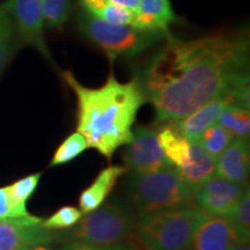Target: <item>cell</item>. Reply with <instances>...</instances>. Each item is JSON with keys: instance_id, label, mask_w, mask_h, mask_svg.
Listing matches in <instances>:
<instances>
[{"instance_id": "cell-8", "label": "cell", "mask_w": 250, "mask_h": 250, "mask_svg": "<svg viewBox=\"0 0 250 250\" xmlns=\"http://www.w3.org/2000/svg\"><path fill=\"white\" fill-rule=\"evenodd\" d=\"M1 7L13 20L21 40L54 64L43 35L44 18L41 0H7Z\"/></svg>"}, {"instance_id": "cell-27", "label": "cell", "mask_w": 250, "mask_h": 250, "mask_svg": "<svg viewBox=\"0 0 250 250\" xmlns=\"http://www.w3.org/2000/svg\"><path fill=\"white\" fill-rule=\"evenodd\" d=\"M127 243H120L116 246H110V247H99V246H93L88 245V243L83 242H78V241H67L64 246L57 250H125Z\"/></svg>"}, {"instance_id": "cell-13", "label": "cell", "mask_w": 250, "mask_h": 250, "mask_svg": "<svg viewBox=\"0 0 250 250\" xmlns=\"http://www.w3.org/2000/svg\"><path fill=\"white\" fill-rule=\"evenodd\" d=\"M229 104H233L232 100L227 94H224L197 108L182 120L175 122V124L188 139L198 140L208 127L217 123L221 111Z\"/></svg>"}, {"instance_id": "cell-5", "label": "cell", "mask_w": 250, "mask_h": 250, "mask_svg": "<svg viewBox=\"0 0 250 250\" xmlns=\"http://www.w3.org/2000/svg\"><path fill=\"white\" fill-rule=\"evenodd\" d=\"M134 211L122 203L102 204L86 213L73 227L61 230L59 240L78 241L99 247L123 243L132 235L137 226Z\"/></svg>"}, {"instance_id": "cell-14", "label": "cell", "mask_w": 250, "mask_h": 250, "mask_svg": "<svg viewBox=\"0 0 250 250\" xmlns=\"http://www.w3.org/2000/svg\"><path fill=\"white\" fill-rule=\"evenodd\" d=\"M134 28L147 31H161L170 35L171 23L179 21L170 0H140Z\"/></svg>"}, {"instance_id": "cell-31", "label": "cell", "mask_w": 250, "mask_h": 250, "mask_svg": "<svg viewBox=\"0 0 250 250\" xmlns=\"http://www.w3.org/2000/svg\"><path fill=\"white\" fill-rule=\"evenodd\" d=\"M20 250H48L45 248V246H39V247H31V248H23Z\"/></svg>"}, {"instance_id": "cell-9", "label": "cell", "mask_w": 250, "mask_h": 250, "mask_svg": "<svg viewBox=\"0 0 250 250\" xmlns=\"http://www.w3.org/2000/svg\"><path fill=\"white\" fill-rule=\"evenodd\" d=\"M42 218L33 214L0 220V250L48 246L59 240L57 230L46 229L42 226Z\"/></svg>"}, {"instance_id": "cell-24", "label": "cell", "mask_w": 250, "mask_h": 250, "mask_svg": "<svg viewBox=\"0 0 250 250\" xmlns=\"http://www.w3.org/2000/svg\"><path fill=\"white\" fill-rule=\"evenodd\" d=\"M44 18V27L48 29H61L71 14V0H41Z\"/></svg>"}, {"instance_id": "cell-17", "label": "cell", "mask_w": 250, "mask_h": 250, "mask_svg": "<svg viewBox=\"0 0 250 250\" xmlns=\"http://www.w3.org/2000/svg\"><path fill=\"white\" fill-rule=\"evenodd\" d=\"M158 125L159 129L156 131V134L162 151L171 166L176 169H180L189 159L191 140L183 136L175 122H166Z\"/></svg>"}, {"instance_id": "cell-1", "label": "cell", "mask_w": 250, "mask_h": 250, "mask_svg": "<svg viewBox=\"0 0 250 250\" xmlns=\"http://www.w3.org/2000/svg\"><path fill=\"white\" fill-rule=\"evenodd\" d=\"M156 124L177 122L240 83L249 81L245 33H218L193 40L167 37L138 76Z\"/></svg>"}, {"instance_id": "cell-32", "label": "cell", "mask_w": 250, "mask_h": 250, "mask_svg": "<svg viewBox=\"0 0 250 250\" xmlns=\"http://www.w3.org/2000/svg\"><path fill=\"white\" fill-rule=\"evenodd\" d=\"M129 250H142L139 248V247H137L136 245H132V243H130L129 246Z\"/></svg>"}, {"instance_id": "cell-7", "label": "cell", "mask_w": 250, "mask_h": 250, "mask_svg": "<svg viewBox=\"0 0 250 250\" xmlns=\"http://www.w3.org/2000/svg\"><path fill=\"white\" fill-rule=\"evenodd\" d=\"M132 133V139L126 145L124 153V166L127 170L134 174H142L171 167L153 127L137 124L133 126Z\"/></svg>"}, {"instance_id": "cell-23", "label": "cell", "mask_w": 250, "mask_h": 250, "mask_svg": "<svg viewBox=\"0 0 250 250\" xmlns=\"http://www.w3.org/2000/svg\"><path fill=\"white\" fill-rule=\"evenodd\" d=\"M87 147L88 145H87L85 137L76 131L74 133L70 134L66 139L62 140V143L58 146L52 155L50 166L57 167V166L68 164L77 159L81 153H83Z\"/></svg>"}, {"instance_id": "cell-2", "label": "cell", "mask_w": 250, "mask_h": 250, "mask_svg": "<svg viewBox=\"0 0 250 250\" xmlns=\"http://www.w3.org/2000/svg\"><path fill=\"white\" fill-rule=\"evenodd\" d=\"M61 76L76 95L77 131L88 147L110 161L118 148L131 142L137 114L146 103L138 79L122 83L111 72L102 86L89 88L72 71H62Z\"/></svg>"}, {"instance_id": "cell-10", "label": "cell", "mask_w": 250, "mask_h": 250, "mask_svg": "<svg viewBox=\"0 0 250 250\" xmlns=\"http://www.w3.org/2000/svg\"><path fill=\"white\" fill-rule=\"evenodd\" d=\"M248 184H239L215 174L195 191L196 206L208 214L228 217Z\"/></svg>"}, {"instance_id": "cell-4", "label": "cell", "mask_w": 250, "mask_h": 250, "mask_svg": "<svg viewBox=\"0 0 250 250\" xmlns=\"http://www.w3.org/2000/svg\"><path fill=\"white\" fill-rule=\"evenodd\" d=\"M206 217L198 208L139 213L134 232L147 250H190L197 228Z\"/></svg>"}, {"instance_id": "cell-25", "label": "cell", "mask_w": 250, "mask_h": 250, "mask_svg": "<svg viewBox=\"0 0 250 250\" xmlns=\"http://www.w3.org/2000/svg\"><path fill=\"white\" fill-rule=\"evenodd\" d=\"M83 217V212L76 206H62L50 217L43 219L42 226L50 230H66L73 227Z\"/></svg>"}, {"instance_id": "cell-3", "label": "cell", "mask_w": 250, "mask_h": 250, "mask_svg": "<svg viewBox=\"0 0 250 250\" xmlns=\"http://www.w3.org/2000/svg\"><path fill=\"white\" fill-rule=\"evenodd\" d=\"M126 192L139 213L196 208L195 191L173 166L153 173H132Z\"/></svg>"}, {"instance_id": "cell-15", "label": "cell", "mask_w": 250, "mask_h": 250, "mask_svg": "<svg viewBox=\"0 0 250 250\" xmlns=\"http://www.w3.org/2000/svg\"><path fill=\"white\" fill-rule=\"evenodd\" d=\"M126 171V167L121 165L108 166L100 171L94 182L80 193L79 206L83 214L88 213L101 206L105 198L110 195L118 179Z\"/></svg>"}, {"instance_id": "cell-20", "label": "cell", "mask_w": 250, "mask_h": 250, "mask_svg": "<svg viewBox=\"0 0 250 250\" xmlns=\"http://www.w3.org/2000/svg\"><path fill=\"white\" fill-rule=\"evenodd\" d=\"M87 13L93 17L111 24H122V26H134L137 13L129 8L103 2L92 7L85 8Z\"/></svg>"}, {"instance_id": "cell-18", "label": "cell", "mask_w": 250, "mask_h": 250, "mask_svg": "<svg viewBox=\"0 0 250 250\" xmlns=\"http://www.w3.org/2000/svg\"><path fill=\"white\" fill-rule=\"evenodd\" d=\"M41 177H42V173H34L15 181L9 186H6L9 202L17 218L30 215L27 210V202L39 187Z\"/></svg>"}, {"instance_id": "cell-21", "label": "cell", "mask_w": 250, "mask_h": 250, "mask_svg": "<svg viewBox=\"0 0 250 250\" xmlns=\"http://www.w3.org/2000/svg\"><path fill=\"white\" fill-rule=\"evenodd\" d=\"M17 28L4 8L0 7V73L4 71L17 48Z\"/></svg>"}, {"instance_id": "cell-29", "label": "cell", "mask_w": 250, "mask_h": 250, "mask_svg": "<svg viewBox=\"0 0 250 250\" xmlns=\"http://www.w3.org/2000/svg\"><path fill=\"white\" fill-rule=\"evenodd\" d=\"M9 218H17L12 208L11 202H9L7 191H6V187L0 188V220L2 219Z\"/></svg>"}, {"instance_id": "cell-16", "label": "cell", "mask_w": 250, "mask_h": 250, "mask_svg": "<svg viewBox=\"0 0 250 250\" xmlns=\"http://www.w3.org/2000/svg\"><path fill=\"white\" fill-rule=\"evenodd\" d=\"M177 171L188 186L191 188L193 191H196L203 183L217 174L215 173V159L202 147L198 140H191V151H190L189 159Z\"/></svg>"}, {"instance_id": "cell-33", "label": "cell", "mask_w": 250, "mask_h": 250, "mask_svg": "<svg viewBox=\"0 0 250 250\" xmlns=\"http://www.w3.org/2000/svg\"><path fill=\"white\" fill-rule=\"evenodd\" d=\"M129 246H130V243H127V245H126V248H125V250H129Z\"/></svg>"}, {"instance_id": "cell-28", "label": "cell", "mask_w": 250, "mask_h": 250, "mask_svg": "<svg viewBox=\"0 0 250 250\" xmlns=\"http://www.w3.org/2000/svg\"><path fill=\"white\" fill-rule=\"evenodd\" d=\"M83 7H92V6L103 4V2H108V4H114L121 7L129 8L131 11L137 12L138 11L140 0H81Z\"/></svg>"}, {"instance_id": "cell-12", "label": "cell", "mask_w": 250, "mask_h": 250, "mask_svg": "<svg viewBox=\"0 0 250 250\" xmlns=\"http://www.w3.org/2000/svg\"><path fill=\"white\" fill-rule=\"evenodd\" d=\"M215 173L239 184H248L250 173L249 139L234 138L230 145L215 159Z\"/></svg>"}, {"instance_id": "cell-22", "label": "cell", "mask_w": 250, "mask_h": 250, "mask_svg": "<svg viewBox=\"0 0 250 250\" xmlns=\"http://www.w3.org/2000/svg\"><path fill=\"white\" fill-rule=\"evenodd\" d=\"M233 139L232 133L228 132L221 125L215 123L203 132L198 142L208 154L217 159L230 145Z\"/></svg>"}, {"instance_id": "cell-19", "label": "cell", "mask_w": 250, "mask_h": 250, "mask_svg": "<svg viewBox=\"0 0 250 250\" xmlns=\"http://www.w3.org/2000/svg\"><path fill=\"white\" fill-rule=\"evenodd\" d=\"M217 123L232 133L234 138L249 139L250 112L249 109L236 104H229L221 111Z\"/></svg>"}, {"instance_id": "cell-6", "label": "cell", "mask_w": 250, "mask_h": 250, "mask_svg": "<svg viewBox=\"0 0 250 250\" xmlns=\"http://www.w3.org/2000/svg\"><path fill=\"white\" fill-rule=\"evenodd\" d=\"M79 27L83 36L101 49L110 62L121 57H136L169 36L161 31L140 30L132 26L104 22L87 12L80 17Z\"/></svg>"}, {"instance_id": "cell-30", "label": "cell", "mask_w": 250, "mask_h": 250, "mask_svg": "<svg viewBox=\"0 0 250 250\" xmlns=\"http://www.w3.org/2000/svg\"><path fill=\"white\" fill-rule=\"evenodd\" d=\"M228 250H250V245L249 242H241L233 246L232 248H229Z\"/></svg>"}, {"instance_id": "cell-11", "label": "cell", "mask_w": 250, "mask_h": 250, "mask_svg": "<svg viewBox=\"0 0 250 250\" xmlns=\"http://www.w3.org/2000/svg\"><path fill=\"white\" fill-rule=\"evenodd\" d=\"M249 242L228 217L208 214L197 228L190 250H228Z\"/></svg>"}, {"instance_id": "cell-26", "label": "cell", "mask_w": 250, "mask_h": 250, "mask_svg": "<svg viewBox=\"0 0 250 250\" xmlns=\"http://www.w3.org/2000/svg\"><path fill=\"white\" fill-rule=\"evenodd\" d=\"M228 218L235 224L246 239H250V189L247 188L242 198L237 203Z\"/></svg>"}]
</instances>
